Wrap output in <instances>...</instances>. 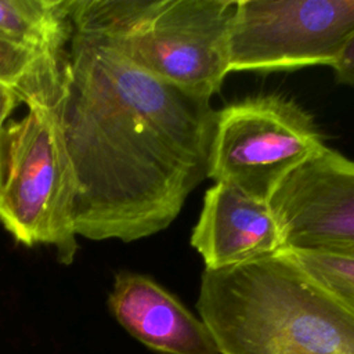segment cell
<instances>
[{
    "label": "cell",
    "instance_id": "obj_1",
    "mask_svg": "<svg viewBox=\"0 0 354 354\" xmlns=\"http://www.w3.org/2000/svg\"><path fill=\"white\" fill-rule=\"evenodd\" d=\"M75 185V227L134 242L166 230L207 178L217 111L112 46L73 32L57 108Z\"/></svg>",
    "mask_w": 354,
    "mask_h": 354
},
{
    "label": "cell",
    "instance_id": "obj_2",
    "mask_svg": "<svg viewBox=\"0 0 354 354\" xmlns=\"http://www.w3.org/2000/svg\"><path fill=\"white\" fill-rule=\"evenodd\" d=\"M196 310L218 354H354V307L286 249L205 268Z\"/></svg>",
    "mask_w": 354,
    "mask_h": 354
},
{
    "label": "cell",
    "instance_id": "obj_3",
    "mask_svg": "<svg viewBox=\"0 0 354 354\" xmlns=\"http://www.w3.org/2000/svg\"><path fill=\"white\" fill-rule=\"evenodd\" d=\"M236 0H69L73 32L101 40L149 75L212 98L230 73Z\"/></svg>",
    "mask_w": 354,
    "mask_h": 354
},
{
    "label": "cell",
    "instance_id": "obj_4",
    "mask_svg": "<svg viewBox=\"0 0 354 354\" xmlns=\"http://www.w3.org/2000/svg\"><path fill=\"white\" fill-rule=\"evenodd\" d=\"M57 106H29L0 133V223L28 248H53L73 263L76 185Z\"/></svg>",
    "mask_w": 354,
    "mask_h": 354
},
{
    "label": "cell",
    "instance_id": "obj_5",
    "mask_svg": "<svg viewBox=\"0 0 354 354\" xmlns=\"http://www.w3.org/2000/svg\"><path fill=\"white\" fill-rule=\"evenodd\" d=\"M326 145L314 118L281 94H254L217 111L207 177L270 202L279 184Z\"/></svg>",
    "mask_w": 354,
    "mask_h": 354
},
{
    "label": "cell",
    "instance_id": "obj_6",
    "mask_svg": "<svg viewBox=\"0 0 354 354\" xmlns=\"http://www.w3.org/2000/svg\"><path fill=\"white\" fill-rule=\"evenodd\" d=\"M354 33V0H236L230 72L332 66Z\"/></svg>",
    "mask_w": 354,
    "mask_h": 354
},
{
    "label": "cell",
    "instance_id": "obj_7",
    "mask_svg": "<svg viewBox=\"0 0 354 354\" xmlns=\"http://www.w3.org/2000/svg\"><path fill=\"white\" fill-rule=\"evenodd\" d=\"M270 206L289 250L354 252V162L325 147L277 188Z\"/></svg>",
    "mask_w": 354,
    "mask_h": 354
},
{
    "label": "cell",
    "instance_id": "obj_8",
    "mask_svg": "<svg viewBox=\"0 0 354 354\" xmlns=\"http://www.w3.org/2000/svg\"><path fill=\"white\" fill-rule=\"evenodd\" d=\"M189 242L206 270L245 264L285 249L270 203L223 183H214L205 192Z\"/></svg>",
    "mask_w": 354,
    "mask_h": 354
},
{
    "label": "cell",
    "instance_id": "obj_9",
    "mask_svg": "<svg viewBox=\"0 0 354 354\" xmlns=\"http://www.w3.org/2000/svg\"><path fill=\"white\" fill-rule=\"evenodd\" d=\"M115 319L138 342L160 354H218L201 319L148 275L119 271L108 296Z\"/></svg>",
    "mask_w": 354,
    "mask_h": 354
},
{
    "label": "cell",
    "instance_id": "obj_10",
    "mask_svg": "<svg viewBox=\"0 0 354 354\" xmlns=\"http://www.w3.org/2000/svg\"><path fill=\"white\" fill-rule=\"evenodd\" d=\"M65 61L66 57L47 55L0 33V86L11 90L26 108L59 104Z\"/></svg>",
    "mask_w": 354,
    "mask_h": 354
},
{
    "label": "cell",
    "instance_id": "obj_11",
    "mask_svg": "<svg viewBox=\"0 0 354 354\" xmlns=\"http://www.w3.org/2000/svg\"><path fill=\"white\" fill-rule=\"evenodd\" d=\"M0 33L64 58L73 35L69 0H0Z\"/></svg>",
    "mask_w": 354,
    "mask_h": 354
},
{
    "label": "cell",
    "instance_id": "obj_12",
    "mask_svg": "<svg viewBox=\"0 0 354 354\" xmlns=\"http://www.w3.org/2000/svg\"><path fill=\"white\" fill-rule=\"evenodd\" d=\"M286 250L311 277L354 307V252Z\"/></svg>",
    "mask_w": 354,
    "mask_h": 354
},
{
    "label": "cell",
    "instance_id": "obj_13",
    "mask_svg": "<svg viewBox=\"0 0 354 354\" xmlns=\"http://www.w3.org/2000/svg\"><path fill=\"white\" fill-rule=\"evenodd\" d=\"M330 68L333 69L337 83L354 87V33L350 36Z\"/></svg>",
    "mask_w": 354,
    "mask_h": 354
},
{
    "label": "cell",
    "instance_id": "obj_14",
    "mask_svg": "<svg viewBox=\"0 0 354 354\" xmlns=\"http://www.w3.org/2000/svg\"><path fill=\"white\" fill-rule=\"evenodd\" d=\"M18 105H21L18 97L7 87L0 86V133L6 126V120L12 115Z\"/></svg>",
    "mask_w": 354,
    "mask_h": 354
}]
</instances>
